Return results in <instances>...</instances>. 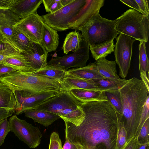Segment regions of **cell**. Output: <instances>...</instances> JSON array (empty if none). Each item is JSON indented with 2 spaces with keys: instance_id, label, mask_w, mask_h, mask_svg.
Masks as SVG:
<instances>
[{
  "instance_id": "obj_1",
  "label": "cell",
  "mask_w": 149,
  "mask_h": 149,
  "mask_svg": "<svg viewBox=\"0 0 149 149\" xmlns=\"http://www.w3.org/2000/svg\"><path fill=\"white\" fill-rule=\"evenodd\" d=\"M85 115L78 126L67 122L65 139L82 149H116L118 118L109 101L81 102Z\"/></svg>"
},
{
  "instance_id": "obj_2",
  "label": "cell",
  "mask_w": 149,
  "mask_h": 149,
  "mask_svg": "<svg viewBox=\"0 0 149 149\" xmlns=\"http://www.w3.org/2000/svg\"><path fill=\"white\" fill-rule=\"evenodd\" d=\"M119 90L122 108L120 120L126 131L127 144L136 135L149 90L141 80L133 77L127 80Z\"/></svg>"
},
{
  "instance_id": "obj_3",
  "label": "cell",
  "mask_w": 149,
  "mask_h": 149,
  "mask_svg": "<svg viewBox=\"0 0 149 149\" xmlns=\"http://www.w3.org/2000/svg\"><path fill=\"white\" fill-rule=\"evenodd\" d=\"M0 82L6 85L12 91L24 90L35 95L59 93L66 90L61 81L17 71L1 76Z\"/></svg>"
},
{
  "instance_id": "obj_4",
  "label": "cell",
  "mask_w": 149,
  "mask_h": 149,
  "mask_svg": "<svg viewBox=\"0 0 149 149\" xmlns=\"http://www.w3.org/2000/svg\"><path fill=\"white\" fill-rule=\"evenodd\" d=\"M81 104V102L74 97L69 91L65 90L34 109L54 113L60 116L64 122L77 126L82 123L85 117Z\"/></svg>"
},
{
  "instance_id": "obj_5",
  "label": "cell",
  "mask_w": 149,
  "mask_h": 149,
  "mask_svg": "<svg viewBox=\"0 0 149 149\" xmlns=\"http://www.w3.org/2000/svg\"><path fill=\"white\" fill-rule=\"evenodd\" d=\"M116 20L102 17L99 13L81 27L82 38L91 48L113 40L119 33L115 29Z\"/></svg>"
},
{
  "instance_id": "obj_6",
  "label": "cell",
  "mask_w": 149,
  "mask_h": 149,
  "mask_svg": "<svg viewBox=\"0 0 149 149\" xmlns=\"http://www.w3.org/2000/svg\"><path fill=\"white\" fill-rule=\"evenodd\" d=\"M115 29L140 41L146 43L149 37V18L133 9L127 10L116 19Z\"/></svg>"
},
{
  "instance_id": "obj_7",
  "label": "cell",
  "mask_w": 149,
  "mask_h": 149,
  "mask_svg": "<svg viewBox=\"0 0 149 149\" xmlns=\"http://www.w3.org/2000/svg\"><path fill=\"white\" fill-rule=\"evenodd\" d=\"M86 0H73L53 13L42 16L44 23L57 31L71 29L75 18L85 5Z\"/></svg>"
},
{
  "instance_id": "obj_8",
  "label": "cell",
  "mask_w": 149,
  "mask_h": 149,
  "mask_svg": "<svg viewBox=\"0 0 149 149\" xmlns=\"http://www.w3.org/2000/svg\"><path fill=\"white\" fill-rule=\"evenodd\" d=\"M8 122L10 131L29 148H35L39 146L42 135L37 127L19 118L15 114L10 117Z\"/></svg>"
},
{
  "instance_id": "obj_9",
  "label": "cell",
  "mask_w": 149,
  "mask_h": 149,
  "mask_svg": "<svg viewBox=\"0 0 149 149\" xmlns=\"http://www.w3.org/2000/svg\"><path fill=\"white\" fill-rule=\"evenodd\" d=\"M116 39L114 51L115 61L119 68V75L124 78L130 67L133 44L136 40L122 33H120Z\"/></svg>"
},
{
  "instance_id": "obj_10",
  "label": "cell",
  "mask_w": 149,
  "mask_h": 149,
  "mask_svg": "<svg viewBox=\"0 0 149 149\" xmlns=\"http://www.w3.org/2000/svg\"><path fill=\"white\" fill-rule=\"evenodd\" d=\"M44 23L42 16L36 12L20 19L13 28L22 33L32 42L41 44Z\"/></svg>"
},
{
  "instance_id": "obj_11",
  "label": "cell",
  "mask_w": 149,
  "mask_h": 149,
  "mask_svg": "<svg viewBox=\"0 0 149 149\" xmlns=\"http://www.w3.org/2000/svg\"><path fill=\"white\" fill-rule=\"evenodd\" d=\"M89 45L82 38L78 50L71 54L52 58L47 62V65L57 66L66 71L71 68L84 67L89 58Z\"/></svg>"
},
{
  "instance_id": "obj_12",
  "label": "cell",
  "mask_w": 149,
  "mask_h": 149,
  "mask_svg": "<svg viewBox=\"0 0 149 149\" xmlns=\"http://www.w3.org/2000/svg\"><path fill=\"white\" fill-rule=\"evenodd\" d=\"M12 91L16 100L14 114L16 115L20 114L26 111L34 109L43 102L59 93H48L35 95L24 90Z\"/></svg>"
},
{
  "instance_id": "obj_13",
  "label": "cell",
  "mask_w": 149,
  "mask_h": 149,
  "mask_svg": "<svg viewBox=\"0 0 149 149\" xmlns=\"http://www.w3.org/2000/svg\"><path fill=\"white\" fill-rule=\"evenodd\" d=\"M104 0H86V3L75 18L71 29L78 31L82 26L99 13Z\"/></svg>"
},
{
  "instance_id": "obj_14",
  "label": "cell",
  "mask_w": 149,
  "mask_h": 149,
  "mask_svg": "<svg viewBox=\"0 0 149 149\" xmlns=\"http://www.w3.org/2000/svg\"><path fill=\"white\" fill-rule=\"evenodd\" d=\"M20 20L10 10L0 9V31L3 37L4 43L8 44L19 52L13 41V26Z\"/></svg>"
},
{
  "instance_id": "obj_15",
  "label": "cell",
  "mask_w": 149,
  "mask_h": 149,
  "mask_svg": "<svg viewBox=\"0 0 149 149\" xmlns=\"http://www.w3.org/2000/svg\"><path fill=\"white\" fill-rule=\"evenodd\" d=\"M48 53L41 44L34 43H33V48L30 51L20 53L31 66L37 70L47 65Z\"/></svg>"
},
{
  "instance_id": "obj_16",
  "label": "cell",
  "mask_w": 149,
  "mask_h": 149,
  "mask_svg": "<svg viewBox=\"0 0 149 149\" xmlns=\"http://www.w3.org/2000/svg\"><path fill=\"white\" fill-rule=\"evenodd\" d=\"M42 2V0H14L8 9L11 10L21 19L36 12Z\"/></svg>"
},
{
  "instance_id": "obj_17",
  "label": "cell",
  "mask_w": 149,
  "mask_h": 149,
  "mask_svg": "<svg viewBox=\"0 0 149 149\" xmlns=\"http://www.w3.org/2000/svg\"><path fill=\"white\" fill-rule=\"evenodd\" d=\"M17 71L33 74L37 70L33 68L20 53L14 54L7 57L2 62Z\"/></svg>"
},
{
  "instance_id": "obj_18",
  "label": "cell",
  "mask_w": 149,
  "mask_h": 149,
  "mask_svg": "<svg viewBox=\"0 0 149 149\" xmlns=\"http://www.w3.org/2000/svg\"><path fill=\"white\" fill-rule=\"evenodd\" d=\"M66 72L74 77L94 81L104 78L100 73L95 62L83 67L69 69Z\"/></svg>"
},
{
  "instance_id": "obj_19",
  "label": "cell",
  "mask_w": 149,
  "mask_h": 149,
  "mask_svg": "<svg viewBox=\"0 0 149 149\" xmlns=\"http://www.w3.org/2000/svg\"><path fill=\"white\" fill-rule=\"evenodd\" d=\"M69 91L74 97L81 102L108 100L104 91L76 88Z\"/></svg>"
},
{
  "instance_id": "obj_20",
  "label": "cell",
  "mask_w": 149,
  "mask_h": 149,
  "mask_svg": "<svg viewBox=\"0 0 149 149\" xmlns=\"http://www.w3.org/2000/svg\"><path fill=\"white\" fill-rule=\"evenodd\" d=\"M61 81L66 90L76 88L100 91L96 83L93 80L76 78L66 74Z\"/></svg>"
},
{
  "instance_id": "obj_21",
  "label": "cell",
  "mask_w": 149,
  "mask_h": 149,
  "mask_svg": "<svg viewBox=\"0 0 149 149\" xmlns=\"http://www.w3.org/2000/svg\"><path fill=\"white\" fill-rule=\"evenodd\" d=\"M25 116L32 119L35 122L38 123L45 127H48L57 120L61 118L59 116L49 112L37 109L26 111Z\"/></svg>"
},
{
  "instance_id": "obj_22",
  "label": "cell",
  "mask_w": 149,
  "mask_h": 149,
  "mask_svg": "<svg viewBox=\"0 0 149 149\" xmlns=\"http://www.w3.org/2000/svg\"><path fill=\"white\" fill-rule=\"evenodd\" d=\"M59 40L57 31L44 23L41 44L48 53L54 51L56 50L59 44Z\"/></svg>"
},
{
  "instance_id": "obj_23",
  "label": "cell",
  "mask_w": 149,
  "mask_h": 149,
  "mask_svg": "<svg viewBox=\"0 0 149 149\" xmlns=\"http://www.w3.org/2000/svg\"><path fill=\"white\" fill-rule=\"evenodd\" d=\"M95 63L100 73L103 77L121 79L117 74L115 61H109L103 57L96 60Z\"/></svg>"
},
{
  "instance_id": "obj_24",
  "label": "cell",
  "mask_w": 149,
  "mask_h": 149,
  "mask_svg": "<svg viewBox=\"0 0 149 149\" xmlns=\"http://www.w3.org/2000/svg\"><path fill=\"white\" fill-rule=\"evenodd\" d=\"M82 38L76 31L68 33L65 39L62 47L64 53L67 54L70 52L77 51L80 47Z\"/></svg>"
},
{
  "instance_id": "obj_25",
  "label": "cell",
  "mask_w": 149,
  "mask_h": 149,
  "mask_svg": "<svg viewBox=\"0 0 149 149\" xmlns=\"http://www.w3.org/2000/svg\"><path fill=\"white\" fill-rule=\"evenodd\" d=\"M16 99L12 90L4 84L0 82V107L14 111Z\"/></svg>"
},
{
  "instance_id": "obj_26",
  "label": "cell",
  "mask_w": 149,
  "mask_h": 149,
  "mask_svg": "<svg viewBox=\"0 0 149 149\" xmlns=\"http://www.w3.org/2000/svg\"><path fill=\"white\" fill-rule=\"evenodd\" d=\"M66 71L60 67L47 65L45 68L36 71L33 74L44 76L61 81L66 76Z\"/></svg>"
},
{
  "instance_id": "obj_27",
  "label": "cell",
  "mask_w": 149,
  "mask_h": 149,
  "mask_svg": "<svg viewBox=\"0 0 149 149\" xmlns=\"http://www.w3.org/2000/svg\"><path fill=\"white\" fill-rule=\"evenodd\" d=\"M94 81L100 91H103L119 89L126 83L127 80L125 79H117L104 77Z\"/></svg>"
},
{
  "instance_id": "obj_28",
  "label": "cell",
  "mask_w": 149,
  "mask_h": 149,
  "mask_svg": "<svg viewBox=\"0 0 149 149\" xmlns=\"http://www.w3.org/2000/svg\"><path fill=\"white\" fill-rule=\"evenodd\" d=\"M13 41L19 52H26L33 48V43L29 39L19 31L13 28Z\"/></svg>"
},
{
  "instance_id": "obj_29",
  "label": "cell",
  "mask_w": 149,
  "mask_h": 149,
  "mask_svg": "<svg viewBox=\"0 0 149 149\" xmlns=\"http://www.w3.org/2000/svg\"><path fill=\"white\" fill-rule=\"evenodd\" d=\"M115 45L113 40L90 48L93 58L96 60L106 57L114 52Z\"/></svg>"
},
{
  "instance_id": "obj_30",
  "label": "cell",
  "mask_w": 149,
  "mask_h": 149,
  "mask_svg": "<svg viewBox=\"0 0 149 149\" xmlns=\"http://www.w3.org/2000/svg\"><path fill=\"white\" fill-rule=\"evenodd\" d=\"M108 100L115 109L117 116L121 118L122 108L121 100L119 89L103 91Z\"/></svg>"
},
{
  "instance_id": "obj_31",
  "label": "cell",
  "mask_w": 149,
  "mask_h": 149,
  "mask_svg": "<svg viewBox=\"0 0 149 149\" xmlns=\"http://www.w3.org/2000/svg\"><path fill=\"white\" fill-rule=\"evenodd\" d=\"M146 44L144 41H140L139 45V70L140 72L146 73L149 76V61L146 53Z\"/></svg>"
},
{
  "instance_id": "obj_32",
  "label": "cell",
  "mask_w": 149,
  "mask_h": 149,
  "mask_svg": "<svg viewBox=\"0 0 149 149\" xmlns=\"http://www.w3.org/2000/svg\"><path fill=\"white\" fill-rule=\"evenodd\" d=\"M118 118V132L116 149H123L127 144V132L124 123L120 120V118Z\"/></svg>"
},
{
  "instance_id": "obj_33",
  "label": "cell",
  "mask_w": 149,
  "mask_h": 149,
  "mask_svg": "<svg viewBox=\"0 0 149 149\" xmlns=\"http://www.w3.org/2000/svg\"><path fill=\"white\" fill-rule=\"evenodd\" d=\"M19 53L20 52L8 44L0 42V64L9 56Z\"/></svg>"
},
{
  "instance_id": "obj_34",
  "label": "cell",
  "mask_w": 149,
  "mask_h": 149,
  "mask_svg": "<svg viewBox=\"0 0 149 149\" xmlns=\"http://www.w3.org/2000/svg\"><path fill=\"white\" fill-rule=\"evenodd\" d=\"M46 11L53 13L63 7L61 0H42Z\"/></svg>"
},
{
  "instance_id": "obj_35",
  "label": "cell",
  "mask_w": 149,
  "mask_h": 149,
  "mask_svg": "<svg viewBox=\"0 0 149 149\" xmlns=\"http://www.w3.org/2000/svg\"><path fill=\"white\" fill-rule=\"evenodd\" d=\"M149 118L146 120L137 136V140L139 144L149 143Z\"/></svg>"
},
{
  "instance_id": "obj_36",
  "label": "cell",
  "mask_w": 149,
  "mask_h": 149,
  "mask_svg": "<svg viewBox=\"0 0 149 149\" xmlns=\"http://www.w3.org/2000/svg\"><path fill=\"white\" fill-rule=\"evenodd\" d=\"M149 118V95L148 96L144 105L141 115L140 122L138 127L136 136H138L143 124L147 119Z\"/></svg>"
},
{
  "instance_id": "obj_37",
  "label": "cell",
  "mask_w": 149,
  "mask_h": 149,
  "mask_svg": "<svg viewBox=\"0 0 149 149\" xmlns=\"http://www.w3.org/2000/svg\"><path fill=\"white\" fill-rule=\"evenodd\" d=\"M7 118L0 122V147L4 143L6 136L10 131L9 123Z\"/></svg>"
},
{
  "instance_id": "obj_38",
  "label": "cell",
  "mask_w": 149,
  "mask_h": 149,
  "mask_svg": "<svg viewBox=\"0 0 149 149\" xmlns=\"http://www.w3.org/2000/svg\"><path fill=\"white\" fill-rule=\"evenodd\" d=\"M62 143L58 134L53 132L51 134L49 149H62Z\"/></svg>"
},
{
  "instance_id": "obj_39",
  "label": "cell",
  "mask_w": 149,
  "mask_h": 149,
  "mask_svg": "<svg viewBox=\"0 0 149 149\" xmlns=\"http://www.w3.org/2000/svg\"><path fill=\"white\" fill-rule=\"evenodd\" d=\"M138 4L142 14L149 18L148 0H135Z\"/></svg>"
},
{
  "instance_id": "obj_40",
  "label": "cell",
  "mask_w": 149,
  "mask_h": 149,
  "mask_svg": "<svg viewBox=\"0 0 149 149\" xmlns=\"http://www.w3.org/2000/svg\"><path fill=\"white\" fill-rule=\"evenodd\" d=\"M15 113L14 110L0 107V122Z\"/></svg>"
},
{
  "instance_id": "obj_41",
  "label": "cell",
  "mask_w": 149,
  "mask_h": 149,
  "mask_svg": "<svg viewBox=\"0 0 149 149\" xmlns=\"http://www.w3.org/2000/svg\"><path fill=\"white\" fill-rule=\"evenodd\" d=\"M139 145L137 136H136L132 138L123 149H137Z\"/></svg>"
},
{
  "instance_id": "obj_42",
  "label": "cell",
  "mask_w": 149,
  "mask_h": 149,
  "mask_svg": "<svg viewBox=\"0 0 149 149\" xmlns=\"http://www.w3.org/2000/svg\"><path fill=\"white\" fill-rule=\"evenodd\" d=\"M120 1L129 7L132 8L133 9L142 13L139 6L135 0H120Z\"/></svg>"
},
{
  "instance_id": "obj_43",
  "label": "cell",
  "mask_w": 149,
  "mask_h": 149,
  "mask_svg": "<svg viewBox=\"0 0 149 149\" xmlns=\"http://www.w3.org/2000/svg\"><path fill=\"white\" fill-rule=\"evenodd\" d=\"M17 71L15 69L6 65L0 64V77L6 74Z\"/></svg>"
},
{
  "instance_id": "obj_44",
  "label": "cell",
  "mask_w": 149,
  "mask_h": 149,
  "mask_svg": "<svg viewBox=\"0 0 149 149\" xmlns=\"http://www.w3.org/2000/svg\"><path fill=\"white\" fill-rule=\"evenodd\" d=\"M65 140L66 141L62 149H81L69 140Z\"/></svg>"
},
{
  "instance_id": "obj_45",
  "label": "cell",
  "mask_w": 149,
  "mask_h": 149,
  "mask_svg": "<svg viewBox=\"0 0 149 149\" xmlns=\"http://www.w3.org/2000/svg\"><path fill=\"white\" fill-rule=\"evenodd\" d=\"M14 0H0V7L3 9H8Z\"/></svg>"
},
{
  "instance_id": "obj_46",
  "label": "cell",
  "mask_w": 149,
  "mask_h": 149,
  "mask_svg": "<svg viewBox=\"0 0 149 149\" xmlns=\"http://www.w3.org/2000/svg\"><path fill=\"white\" fill-rule=\"evenodd\" d=\"M141 80L145 84L148 89L149 90V76L145 72H140Z\"/></svg>"
},
{
  "instance_id": "obj_47",
  "label": "cell",
  "mask_w": 149,
  "mask_h": 149,
  "mask_svg": "<svg viewBox=\"0 0 149 149\" xmlns=\"http://www.w3.org/2000/svg\"><path fill=\"white\" fill-rule=\"evenodd\" d=\"M149 143H146L143 144H139L137 149H146Z\"/></svg>"
},
{
  "instance_id": "obj_48",
  "label": "cell",
  "mask_w": 149,
  "mask_h": 149,
  "mask_svg": "<svg viewBox=\"0 0 149 149\" xmlns=\"http://www.w3.org/2000/svg\"><path fill=\"white\" fill-rule=\"evenodd\" d=\"M73 0H61V3L63 7L70 3Z\"/></svg>"
},
{
  "instance_id": "obj_49",
  "label": "cell",
  "mask_w": 149,
  "mask_h": 149,
  "mask_svg": "<svg viewBox=\"0 0 149 149\" xmlns=\"http://www.w3.org/2000/svg\"><path fill=\"white\" fill-rule=\"evenodd\" d=\"M2 42L4 43L5 42L3 36L0 31V42Z\"/></svg>"
},
{
  "instance_id": "obj_50",
  "label": "cell",
  "mask_w": 149,
  "mask_h": 149,
  "mask_svg": "<svg viewBox=\"0 0 149 149\" xmlns=\"http://www.w3.org/2000/svg\"><path fill=\"white\" fill-rule=\"evenodd\" d=\"M146 149H149V145L148 146Z\"/></svg>"
},
{
  "instance_id": "obj_51",
  "label": "cell",
  "mask_w": 149,
  "mask_h": 149,
  "mask_svg": "<svg viewBox=\"0 0 149 149\" xmlns=\"http://www.w3.org/2000/svg\"><path fill=\"white\" fill-rule=\"evenodd\" d=\"M3 9V8H2L0 7V9Z\"/></svg>"
}]
</instances>
